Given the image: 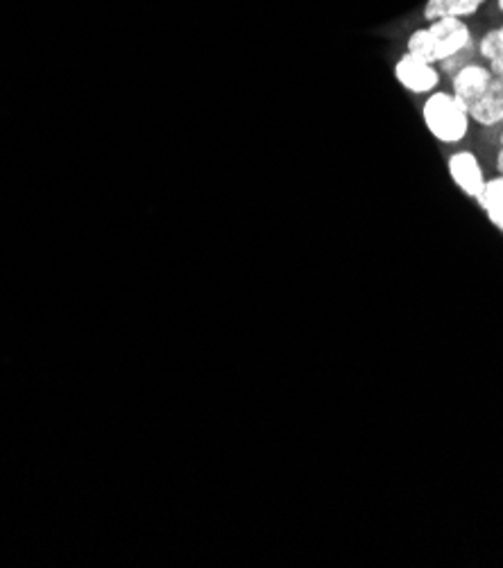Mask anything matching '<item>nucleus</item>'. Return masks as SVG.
Segmentation results:
<instances>
[{"instance_id":"obj_1","label":"nucleus","mask_w":503,"mask_h":568,"mask_svg":"<svg viewBox=\"0 0 503 568\" xmlns=\"http://www.w3.org/2000/svg\"><path fill=\"white\" fill-rule=\"evenodd\" d=\"M452 87L470 121L483 128H496L503 123V78L485 64L463 67L454 73Z\"/></svg>"},{"instance_id":"obj_2","label":"nucleus","mask_w":503,"mask_h":568,"mask_svg":"<svg viewBox=\"0 0 503 568\" xmlns=\"http://www.w3.org/2000/svg\"><path fill=\"white\" fill-rule=\"evenodd\" d=\"M406 52L429 64H444L456 54L474 50V37L463 19H435L409 37Z\"/></svg>"},{"instance_id":"obj_3","label":"nucleus","mask_w":503,"mask_h":568,"mask_svg":"<svg viewBox=\"0 0 503 568\" xmlns=\"http://www.w3.org/2000/svg\"><path fill=\"white\" fill-rule=\"evenodd\" d=\"M422 119L429 134L444 143L456 145L465 141L470 132V116L454 93L433 91L422 104Z\"/></svg>"},{"instance_id":"obj_4","label":"nucleus","mask_w":503,"mask_h":568,"mask_svg":"<svg viewBox=\"0 0 503 568\" xmlns=\"http://www.w3.org/2000/svg\"><path fill=\"white\" fill-rule=\"evenodd\" d=\"M395 80L415 95H429L437 89L440 84V73L433 64L420 60V57H413L411 52L402 54L398 64H395Z\"/></svg>"},{"instance_id":"obj_5","label":"nucleus","mask_w":503,"mask_h":568,"mask_svg":"<svg viewBox=\"0 0 503 568\" xmlns=\"http://www.w3.org/2000/svg\"><path fill=\"white\" fill-rule=\"evenodd\" d=\"M446 173L454 180V184L459 186L461 193H465L467 197H479L483 186H485V175H483V165L476 159L474 152L470 150H461L454 152L446 161Z\"/></svg>"},{"instance_id":"obj_6","label":"nucleus","mask_w":503,"mask_h":568,"mask_svg":"<svg viewBox=\"0 0 503 568\" xmlns=\"http://www.w3.org/2000/svg\"><path fill=\"white\" fill-rule=\"evenodd\" d=\"M487 0H426L424 3V21L435 19H467L476 14Z\"/></svg>"},{"instance_id":"obj_7","label":"nucleus","mask_w":503,"mask_h":568,"mask_svg":"<svg viewBox=\"0 0 503 568\" xmlns=\"http://www.w3.org/2000/svg\"><path fill=\"white\" fill-rule=\"evenodd\" d=\"M476 202L481 204L487 220L503 234V175L487 180Z\"/></svg>"},{"instance_id":"obj_8","label":"nucleus","mask_w":503,"mask_h":568,"mask_svg":"<svg viewBox=\"0 0 503 568\" xmlns=\"http://www.w3.org/2000/svg\"><path fill=\"white\" fill-rule=\"evenodd\" d=\"M479 54L490 71L503 78V26H496L483 34L479 41Z\"/></svg>"},{"instance_id":"obj_9","label":"nucleus","mask_w":503,"mask_h":568,"mask_svg":"<svg viewBox=\"0 0 503 568\" xmlns=\"http://www.w3.org/2000/svg\"><path fill=\"white\" fill-rule=\"evenodd\" d=\"M496 170L499 175H503V132L499 136V152H496Z\"/></svg>"},{"instance_id":"obj_10","label":"nucleus","mask_w":503,"mask_h":568,"mask_svg":"<svg viewBox=\"0 0 503 568\" xmlns=\"http://www.w3.org/2000/svg\"><path fill=\"white\" fill-rule=\"evenodd\" d=\"M499 10L503 12V0H499Z\"/></svg>"}]
</instances>
